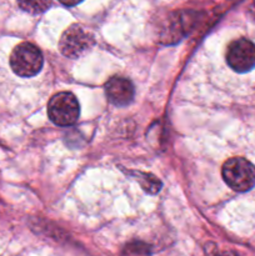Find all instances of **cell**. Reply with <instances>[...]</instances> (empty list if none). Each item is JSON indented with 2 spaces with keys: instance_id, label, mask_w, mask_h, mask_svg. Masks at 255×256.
Instances as JSON below:
<instances>
[{
  "instance_id": "1",
  "label": "cell",
  "mask_w": 255,
  "mask_h": 256,
  "mask_svg": "<svg viewBox=\"0 0 255 256\" xmlns=\"http://www.w3.org/2000/svg\"><path fill=\"white\" fill-rule=\"evenodd\" d=\"M222 175L228 186L235 192H245L255 186V166L242 158H232L225 162Z\"/></svg>"
},
{
  "instance_id": "2",
  "label": "cell",
  "mask_w": 255,
  "mask_h": 256,
  "mask_svg": "<svg viewBox=\"0 0 255 256\" xmlns=\"http://www.w3.org/2000/svg\"><path fill=\"white\" fill-rule=\"evenodd\" d=\"M44 59L38 46L32 42H20L10 55V66L22 78L35 76L42 70Z\"/></svg>"
},
{
  "instance_id": "3",
  "label": "cell",
  "mask_w": 255,
  "mask_h": 256,
  "mask_svg": "<svg viewBox=\"0 0 255 256\" xmlns=\"http://www.w3.org/2000/svg\"><path fill=\"white\" fill-rule=\"evenodd\" d=\"M48 115L55 125L59 126L74 125L80 115L79 102L72 92H58L49 100Z\"/></svg>"
},
{
  "instance_id": "4",
  "label": "cell",
  "mask_w": 255,
  "mask_h": 256,
  "mask_svg": "<svg viewBox=\"0 0 255 256\" xmlns=\"http://www.w3.org/2000/svg\"><path fill=\"white\" fill-rule=\"evenodd\" d=\"M95 44L94 36L79 24H72L62 32L59 42V49L64 56L78 59L86 54Z\"/></svg>"
},
{
  "instance_id": "5",
  "label": "cell",
  "mask_w": 255,
  "mask_h": 256,
  "mask_svg": "<svg viewBox=\"0 0 255 256\" xmlns=\"http://www.w3.org/2000/svg\"><path fill=\"white\" fill-rule=\"evenodd\" d=\"M226 62L234 72H250L255 68V44L244 38L232 42L228 46Z\"/></svg>"
},
{
  "instance_id": "6",
  "label": "cell",
  "mask_w": 255,
  "mask_h": 256,
  "mask_svg": "<svg viewBox=\"0 0 255 256\" xmlns=\"http://www.w3.org/2000/svg\"><path fill=\"white\" fill-rule=\"evenodd\" d=\"M106 98L115 106H126L134 100L135 89L129 79L122 76H112L105 84Z\"/></svg>"
},
{
  "instance_id": "7",
  "label": "cell",
  "mask_w": 255,
  "mask_h": 256,
  "mask_svg": "<svg viewBox=\"0 0 255 256\" xmlns=\"http://www.w3.org/2000/svg\"><path fill=\"white\" fill-rule=\"evenodd\" d=\"M132 174L136 178V180L140 182L142 188L148 192V194H156V192H159L160 189H162V182H160L158 178H155L154 175L139 172H132Z\"/></svg>"
},
{
  "instance_id": "8",
  "label": "cell",
  "mask_w": 255,
  "mask_h": 256,
  "mask_svg": "<svg viewBox=\"0 0 255 256\" xmlns=\"http://www.w3.org/2000/svg\"><path fill=\"white\" fill-rule=\"evenodd\" d=\"M149 246L144 242H132L124 250L125 256H149Z\"/></svg>"
},
{
  "instance_id": "9",
  "label": "cell",
  "mask_w": 255,
  "mask_h": 256,
  "mask_svg": "<svg viewBox=\"0 0 255 256\" xmlns=\"http://www.w3.org/2000/svg\"><path fill=\"white\" fill-rule=\"evenodd\" d=\"M19 6L22 10L28 12H32V14H39V12H45L48 8L50 6V2H19Z\"/></svg>"
},
{
  "instance_id": "10",
  "label": "cell",
  "mask_w": 255,
  "mask_h": 256,
  "mask_svg": "<svg viewBox=\"0 0 255 256\" xmlns=\"http://www.w3.org/2000/svg\"><path fill=\"white\" fill-rule=\"evenodd\" d=\"M248 15H249L250 20L255 24V2L249 5V8H248Z\"/></svg>"
},
{
  "instance_id": "11",
  "label": "cell",
  "mask_w": 255,
  "mask_h": 256,
  "mask_svg": "<svg viewBox=\"0 0 255 256\" xmlns=\"http://www.w3.org/2000/svg\"><path fill=\"white\" fill-rule=\"evenodd\" d=\"M216 256H230V255H228V254H220V255H216Z\"/></svg>"
}]
</instances>
